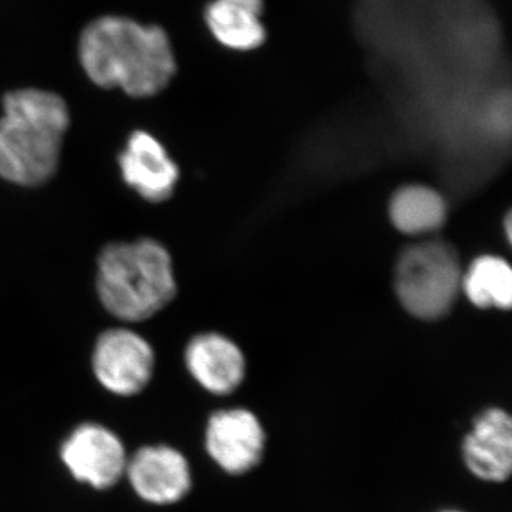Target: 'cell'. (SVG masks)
Segmentation results:
<instances>
[{"mask_svg":"<svg viewBox=\"0 0 512 512\" xmlns=\"http://www.w3.org/2000/svg\"><path fill=\"white\" fill-rule=\"evenodd\" d=\"M79 60L90 82L148 99L167 89L177 73L170 37L161 26L126 16H101L84 28Z\"/></svg>","mask_w":512,"mask_h":512,"instance_id":"1","label":"cell"},{"mask_svg":"<svg viewBox=\"0 0 512 512\" xmlns=\"http://www.w3.org/2000/svg\"><path fill=\"white\" fill-rule=\"evenodd\" d=\"M461 291L478 308L508 309L512 303L511 266L498 256H480L464 272Z\"/></svg>","mask_w":512,"mask_h":512,"instance_id":"14","label":"cell"},{"mask_svg":"<svg viewBox=\"0 0 512 512\" xmlns=\"http://www.w3.org/2000/svg\"><path fill=\"white\" fill-rule=\"evenodd\" d=\"M205 448L224 473L245 476L264 460V424L244 407L218 410L211 414L205 427Z\"/></svg>","mask_w":512,"mask_h":512,"instance_id":"6","label":"cell"},{"mask_svg":"<svg viewBox=\"0 0 512 512\" xmlns=\"http://www.w3.org/2000/svg\"><path fill=\"white\" fill-rule=\"evenodd\" d=\"M92 366L104 389L121 397L136 396L153 379L156 352L136 330L110 328L94 343Z\"/></svg>","mask_w":512,"mask_h":512,"instance_id":"5","label":"cell"},{"mask_svg":"<svg viewBox=\"0 0 512 512\" xmlns=\"http://www.w3.org/2000/svg\"><path fill=\"white\" fill-rule=\"evenodd\" d=\"M0 178L36 188L55 177L70 128L66 100L49 90H13L2 100Z\"/></svg>","mask_w":512,"mask_h":512,"instance_id":"2","label":"cell"},{"mask_svg":"<svg viewBox=\"0 0 512 512\" xmlns=\"http://www.w3.org/2000/svg\"><path fill=\"white\" fill-rule=\"evenodd\" d=\"M64 466L80 483L106 490L126 474L128 457L113 431L100 424L77 427L60 450Z\"/></svg>","mask_w":512,"mask_h":512,"instance_id":"7","label":"cell"},{"mask_svg":"<svg viewBox=\"0 0 512 512\" xmlns=\"http://www.w3.org/2000/svg\"><path fill=\"white\" fill-rule=\"evenodd\" d=\"M389 214L394 227L404 234H429L446 222L447 204L433 188L407 185L393 195Z\"/></svg>","mask_w":512,"mask_h":512,"instance_id":"13","label":"cell"},{"mask_svg":"<svg viewBox=\"0 0 512 512\" xmlns=\"http://www.w3.org/2000/svg\"><path fill=\"white\" fill-rule=\"evenodd\" d=\"M456 251L439 241L407 248L396 268V291L407 312L419 319L446 315L461 291Z\"/></svg>","mask_w":512,"mask_h":512,"instance_id":"4","label":"cell"},{"mask_svg":"<svg viewBox=\"0 0 512 512\" xmlns=\"http://www.w3.org/2000/svg\"><path fill=\"white\" fill-rule=\"evenodd\" d=\"M440 512H466V511L456 510V508H453V510H443Z\"/></svg>","mask_w":512,"mask_h":512,"instance_id":"15","label":"cell"},{"mask_svg":"<svg viewBox=\"0 0 512 512\" xmlns=\"http://www.w3.org/2000/svg\"><path fill=\"white\" fill-rule=\"evenodd\" d=\"M177 289L173 258L157 239L110 242L101 249L97 298L121 322L154 318L174 301Z\"/></svg>","mask_w":512,"mask_h":512,"instance_id":"3","label":"cell"},{"mask_svg":"<svg viewBox=\"0 0 512 512\" xmlns=\"http://www.w3.org/2000/svg\"><path fill=\"white\" fill-rule=\"evenodd\" d=\"M262 10V0H214L205 10V20L221 45L251 50L265 40Z\"/></svg>","mask_w":512,"mask_h":512,"instance_id":"12","label":"cell"},{"mask_svg":"<svg viewBox=\"0 0 512 512\" xmlns=\"http://www.w3.org/2000/svg\"><path fill=\"white\" fill-rule=\"evenodd\" d=\"M117 163L124 184L151 204L170 200L180 181L174 158L148 131L136 130L128 136Z\"/></svg>","mask_w":512,"mask_h":512,"instance_id":"9","label":"cell"},{"mask_svg":"<svg viewBox=\"0 0 512 512\" xmlns=\"http://www.w3.org/2000/svg\"><path fill=\"white\" fill-rule=\"evenodd\" d=\"M468 473L487 484H504L512 473V419L501 407H487L471 421L461 441Z\"/></svg>","mask_w":512,"mask_h":512,"instance_id":"8","label":"cell"},{"mask_svg":"<svg viewBox=\"0 0 512 512\" xmlns=\"http://www.w3.org/2000/svg\"><path fill=\"white\" fill-rule=\"evenodd\" d=\"M184 362L192 379L215 396L234 393L247 375L244 353L220 333L194 336L185 348Z\"/></svg>","mask_w":512,"mask_h":512,"instance_id":"11","label":"cell"},{"mask_svg":"<svg viewBox=\"0 0 512 512\" xmlns=\"http://www.w3.org/2000/svg\"><path fill=\"white\" fill-rule=\"evenodd\" d=\"M126 476L138 497L151 504L178 503L192 487L190 463L170 446L140 448L128 458Z\"/></svg>","mask_w":512,"mask_h":512,"instance_id":"10","label":"cell"}]
</instances>
